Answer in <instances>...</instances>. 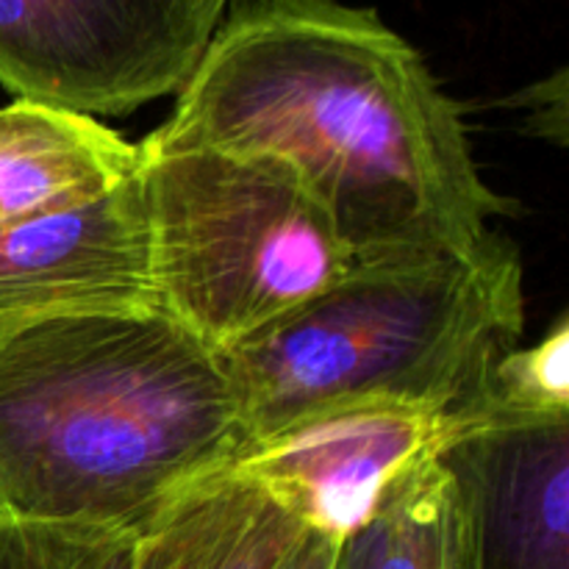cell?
I'll list each match as a JSON object with an SVG mask.
<instances>
[{
	"label": "cell",
	"mask_w": 569,
	"mask_h": 569,
	"mask_svg": "<svg viewBox=\"0 0 569 569\" xmlns=\"http://www.w3.org/2000/svg\"><path fill=\"white\" fill-rule=\"evenodd\" d=\"M144 144L272 156L337 226L356 264L470 253L511 203L483 181L459 103L376 9L228 0Z\"/></svg>",
	"instance_id": "obj_1"
},
{
	"label": "cell",
	"mask_w": 569,
	"mask_h": 569,
	"mask_svg": "<svg viewBox=\"0 0 569 569\" xmlns=\"http://www.w3.org/2000/svg\"><path fill=\"white\" fill-rule=\"evenodd\" d=\"M220 353L159 309L0 342V515L137 533L248 450Z\"/></svg>",
	"instance_id": "obj_2"
},
{
	"label": "cell",
	"mask_w": 569,
	"mask_h": 569,
	"mask_svg": "<svg viewBox=\"0 0 569 569\" xmlns=\"http://www.w3.org/2000/svg\"><path fill=\"white\" fill-rule=\"evenodd\" d=\"M526 283L495 233L470 253L356 264L328 292L222 350L250 442L367 403L476 411L489 370L520 345ZM487 422V420H483Z\"/></svg>",
	"instance_id": "obj_3"
},
{
	"label": "cell",
	"mask_w": 569,
	"mask_h": 569,
	"mask_svg": "<svg viewBox=\"0 0 569 569\" xmlns=\"http://www.w3.org/2000/svg\"><path fill=\"white\" fill-rule=\"evenodd\" d=\"M156 309L214 353L356 267L320 200L272 156L137 144Z\"/></svg>",
	"instance_id": "obj_4"
},
{
	"label": "cell",
	"mask_w": 569,
	"mask_h": 569,
	"mask_svg": "<svg viewBox=\"0 0 569 569\" xmlns=\"http://www.w3.org/2000/svg\"><path fill=\"white\" fill-rule=\"evenodd\" d=\"M228 0H0V87L14 100L126 117L178 94Z\"/></svg>",
	"instance_id": "obj_5"
},
{
	"label": "cell",
	"mask_w": 569,
	"mask_h": 569,
	"mask_svg": "<svg viewBox=\"0 0 569 569\" xmlns=\"http://www.w3.org/2000/svg\"><path fill=\"white\" fill-rule=\"evenodd\" d=\"M483 426L476 411L348 406L250 442L231 467L259 483L306 531L342 542L400 476L442 459Z\"/></svg>",
	"instance_id": "obj_6"
},
{
	"label": "cell",
	"mask_w": 569,
	"mask_h": 569,
	"mask_svg": "<svg viewBox=\"0 0 569 569\" xmlns=\"http://www.w3.org/2000/svg\"><path fill=\"white\" fill-rule=\"evenodd\" d=\"M156 309L137 172L61 214L0 228V342L39 322Z\"/></svg>",
	"instance_id": "obj_7"
},
{
	"label": "cell",
	"mask_w": 569,
	"mask_h": 569,
	"mask_svg": "<svg viewBox=\"0 0 569 569\" xmlns=\"http://www.w3.org/2000/svg\"><path fill=\"white\" fill-rule=\"evenodd\" d=\"M442 465L467 500L476 569H569V417L489 422Z\"/></svg>",
	"instance_id": "obj_8"
},
{
	"label": "cell",
	"mask_w": 569,
	"mask_h": 569,
	"mask_svg": "<svg viewBox=\"0 0 569 569\" xmlns=\"http://www.w3.org/2000/svg\"><path fill=\"white\" fill-rule=\"evenodd\" d=\"M137 167V144L94 117L11 100L0 109V228L92 203Z\"/></svg>",
	"instance_id": "obj_9"
},
{
	"label": "cell",
	"mask_w": 569,
	"mask_h": 569,
	"mask_svg": "<svg viewBox=\"0 0 569 569\" xmlns=\"http://www.w3.org/2000/svg\"><path fill=\"white\" fill-rule=\"evenodd\" d=\"M303 533L259 483L228 467L133 537L128 569H278Z\"/></svg>",
	"instance_id": "obj_10"
},
{
	"label": "cell",
	"mask_w": 569,
	"mask_h": 569,
	"mask_svg": "<svg viewBox=\"0 0 569 569\" xmlns=\"http://www.w3.org/2000/svg\"><path fill=\"white\" fill-rule=\"evenodd\" d=\"M333 569H476L467 500L442 459L400 476L337 545Z\"/></svg>",
	"instance_id": "obj_11"
},
{
	"label": "cell",
	"mask_w": 569,
	"mask_h": 569,
	"mask_svg": "<svg viewBox=\"0 0 569 569\" xmlns=\"http://www.w3.org/2000/svg\"><path fill=\"white\" fill-rule=\"evenodd\" d=\"M483 420H567L569 417V317L559 315L539 342L500 356L481 398Z\"/></svg>",
	"instance_id": "obj_12"
},
{
	"label": "cell",
	"mask_w": 569,
	"mask_h": 569,
	"mask_svg": "<svg viewBox=\"0 0 569 569\" xmlns=\"http://www.w3.org/2000/svg\"><path fill=\"white\" fill-rule=\"evenodd\" d=\"M137 533L37 526L0 515V569H128Z\"/></svg>",
	"instance_id": "obj_13"
},
{
	"label": "cell",
	"mask_w": 569,
	"mask_h": 569,
	"mask_svg": "<svg viewBox=\"0 0 569 569\" xmlns=\"http://www.w3.org/2000/svg\"><path fill=\"white\" fill-rule=\"evenodd\" d=\"M337 539L326 537L320 531H306L303 539L292 548V553L283 559L278 569H333L337 556Z\"/></svg>",
	"instance_id": "obj_14"
}]
</instances>
